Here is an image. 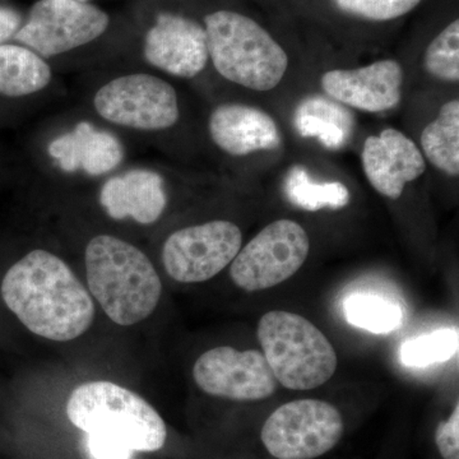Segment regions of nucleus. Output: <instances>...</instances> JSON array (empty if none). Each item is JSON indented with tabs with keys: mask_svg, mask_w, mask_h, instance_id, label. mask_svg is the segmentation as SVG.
I'll return each instance as SVG.
<instances>
[{
	"mask_svg": "<svg viewBox=\"0 0 459 459\" xmlns=\"http://www.w3.org/2000/svg\"><path fill=\"white\" fill-rule=\"evenodd\" d=\"M285 190L292 204L309 212L323 208L341 210L351 201L350 190L340 181L316 183L304 168H294L287 177Z\"/></svg>",
	"mask_w": 459,
	"mask_h": 459,
	"instance_id": "4be33fe9",
	"label": "nucleus"
},
{
	"mask_svg": "<svg viewBox=\"0 0 459 459\" xmlns=\"http://www.w3.org/2000/svg\"><path fill=\"white\" fill-rule=\"evenodd\" d=\"M344 422L329 402H287L271 413L261 431V440L276 459H316L331 452L342 439Z\"/></svg>",
	"mask_w": 459,
	"mask_h": 459,
	"instance_id": "423d86ee",
	"label": "nucleus"
},
{
	"mask_svg": "<svg viewBox=\"0 0 459 459\" xmlns=\"http://www.w3.org/2000/svg\"><path fill=\"white\" fill-rule=\"evenodd\" d=\"M310 238L300 223L279 220L265 226L247 244L230 267L232 282L247 292L280 285L303 267Z\"/></svg>",
	"mask_w": 459,
	"mask_h": 459,
	"instance_id": "0eeeda50",
	"label": "nucleus"
},
{
	"mask_svg": "<svg viewBox=\"0 0 459 459\" xmlns=\"http://www.w3.org/2000/svg\"><path fill=\"white\" fill-rule=\"evenodd\" d=\"M0 292L20 322L47 340H75L95 319V304L86 287L63 259L48 250H32L14 263Z\"/></svg>",
	"mask_w": 459,
	"mask_h": 459,
	"instance_id": "f257e3e1",
	"label": "nucleus"
},
{
	"mask_svg": "<svg viewBox=\"0 0 459 459\" xmlns=\"http://www.w3.org/2000/svg\"><path fill=\"white\" fill-rule=\"evenodd\" d=\"M457 329H439L402 344L400 358L407 368H428L451 360L458 352Z\"/></svg>",
	"mask_w": 459,
	"mask_h": 459,
	"instance_id": "5701e85b",
	"label": "nucleus"
},
{
	"mask_svg": "<svg viewBox=\"0 0 459 459\" xmlns=\"http://www.w3.org/2000/svg\"><path fill=\"white\" fill-rule=\"evenodd\" d=\"M361 160L370 186L389 199L400 198L407 184L427 170V162L415 142L394 128L368 137Z\"/></svg>",
	"mask_w": 459,
	"mask_h": 459,
	"instance_id": "4468645a",
	"label": "nucleus"
},
{
	"mask_svg": "<svg viewBox=\"0 0 459 459\" xmlns=\"http://www.w3.org/2000/svg\"><path fill=\"white\" fill-rule=\"evenodd\" d=\"M21 21L20 14L14 9L0 7V45L16 35Z\"/></svg>",
	"mask_w": 459,
	"mask_h": 459,
	"instance_id": "bb28decb",
	"label": "nucleus"
},
{
	"mask_svg": "<svg viewBox=\"0 0 459 459\" xmlns=\"http://www.w3.org/2000/svg\"><path fill=\"white\" fill-rule=\"evenodd\" d=\"M208 131L217 147L231 156L274 150L281 144L279 126L271 115L243 104H223L214 108Z\"/></svg>",
	"mask_w": 459,
	"mask_h": 459,
	"instance_id": "dca6fc26",
	"label": "nucleus"
},
{
	"mask_svg": "<svg viewBox=\"0 0 459 459\" xmlns=\"http://www.w3.org/2000/svg\"><path fill=\"white\" fill-rule=\"evenodd\" d=\"M87 285L108 318L123 327L155 312L162 283L141 249L111 235H98L84 253Z\"/></svg>",
	"mask_w": 459,
	"mask_h": 459,
	"instance_id": "7ed1b4c3",
	"label": "nucleus"
},
{
	"mask_svg": "<svg viewBox=\"0 0 459 459\" xmlns=\"http://www.w3.org/2000/svg\"><path fill=\"white\" fill-rule=\"evenodd\" d=\"M208 54L214 69L230 82L255 91L279 86L289 68V56L252 18L217 11L204 18Z\"/></svg>",
	"mask_w": 459,
	"mask_h": 459,
	"instance_id": "20e7f679",
	"label": "nucleus"
},
{
	"mask_svg": "<svg viewBox=\"0 0 459 459\" xmlns=\"http://www.w3.org/2000/svg\"><path fill=\"white\" fill-rule=\"evenodd\" d=\"M241 244L243 234L234 222L216 220L189 226L166 238L162 263L178 282H205L231 264Z\"/></svg>",
	"mask_w": 459,
	"mask_h": 459,
	"instance_id": "9d476101",
	"label": "nucleus"
},
{
	"mask_svg": "<svg viewBox=\"0 0 459 459\" xmlns=\"http://www.w3.org/2000/svg\"><path fill=\"white\" fill-rule=\"evenodd\" d=\"M435 444L443 459H459V404L451 416L440 422L435 430Z\"/></svg>",
	"mask_w": 459,
	"mask_h": 459,
	"instance_id": "a878e982",
	"label": "nucleus"
},
{
	"mask_svg": "<svg viewBox=\"0 0 459 459\" xmlns=\"http://www.w3.org/2000/svg\"><path fill=\"white\" fill-rule=\"evenodd\" d=\"M256 334L272 373L287 389H316L336 373L333 344L305 316L273 310L259 319Z\"/></svg>",
	"mask_w": 459,
	"mask_h": 459,
	"instance_id": "39448f33",
	"label": "nucleus"
},
{
	"mask_svg": "<svg viewBox=\"0 0 459 459\" xmlns=\"http://www.w3.org/2000/svg\"><path fill=\"white\" fill-rule=\"evenodd\" d=\"M75 2H82V3H87V0H75Z\"/></svg>",
	"mask_w": 459,
	"mask_h": 459,
	"instance_id": "cd10ccee",
	"label": "nucleus"
},
{
	"mask_svg": "<svg viewBox=\"0 0 459 459\" xmlns=\"http://www.w3.org/2000/svg\"><path fill=\"white\" fill-rule=\"evenodd\" d=\"M338 8L369 21H391L415 9L421 0H334Z\"/></svg>",
	"mask_w": 459,
	"mask_h": 459,
	"instance_id": "393cba45",
	"label": "nucleus"
},
{
	"mask_svg": "<svg viewBox=\"0 0 459 459\" xmlns=\"http://www.w3.org/2000/svg\"><path fill=\"white\" fill-rule=\"evenodd\" d=\"M100 204L111 219L152 225L168 207L165 181L159 172L148 169L124 172L102 186Z\"/></svg>",
	"mask_w": 459,
	"mask_h": 459,
	"instance_id": "2eb2a0df",
	"label": "nucleus"
},
{
	"mask_svg": "<svg viewBox=\"0 0 459 459\" xmlns=\"http://www.w3.org/2000/svg\"><path fill=\"white\" fill-rule=\"evenodd\" d=\"M93 107L108 123L137 131H164L180 115L174 87L147 74L114 78L96 92Z\"/></svg>",
	"mask_w": 459,
	"mask_h": 459,
	"instance_id": "6e6552de",
	"label": "nucleus"
},
{
	"mask_svg": "<svg viewBox=\"0 0 459 459\" xmlns=\"http://www.w3.org/2000/svg\"><path fill=\"white\" fill-rule=\"evenodd\" d=\"M66 416L89 437L93 459H131L135 452L160 451L168 439L164 420L144 398L107 380L77 386Z\"/></svg>",
	"mask_w": 459,
	"mask_h": 459,
	"instance_id": "f03ea898",
	"label": "nucleus"
},
{
	"mask_svg": "<svg viewBox=\"0 0 459 459\" xmlns=\"http://www.w3.org/2000/svg\"><path fill=\"white\" fill-rule=\"evenodd\" d=\"M48 152L63 171L83 170L91 177L115 170L124 159L120 141L89 122L78 123L74 131L51 141Z\"/></svg>",
	"mask_w": 459,
	"mask_h": 459,
	"instance_id": "f3484780",
	"label": "nucleus"
},
{
	"mask_svg": "<svg viewBox=\"0 0 459 459\" xmlns=\"http://www.w3.org/2000/svg\"><path fill=\"white\" fill-rule=\"evenodd\" d=\"M193 377L204 394L237 402L265 400L279 385L262 352L230 346L214 347L199 356Z\"/></svg>",
	"mask_w": 459,
	"mask_h": 459,
	"instance_id": "9b49d317",
	"label": "nucleus"
},
{
	"mask_svg": "<svg viewBox=\"0 0 459 459\" xmlns=\"http://www.w3.org/2000/svg\"><path fill=\"white\" fill-rule=\"evenodd\" d=\"M108 23V13L89 3L39 0L13 38L47 59L95 41Z\"/></svg>",
	"mask_w": 459,
	"mask_h": 459,
	"instance_id": "1a4fd4ad",
	"label": "nucleus"
},
{
	"mask_svg": "<svg viewBox=\"0 0 459 459\" xmlns=\"http://www.w3.org/2000/svg\"><path fill=\"white\" fill-rule=\"evenodd\" d=\"M427 71L446 82L459 80V21L446 27L429 45L424 56Z\"/></svg>",
	"mask_w": 459,
	"mask_h": 459,
	"instance_id": "b1692460",
	"label": "nucleus"
},
{
	"mask_svg": "<svg viewBox=\"0 0 459 459\" xmlns=\"http://www.w3.org/2000/svg\"><path fill=\"white\" fill-rule=\"evenodd\" d=\"M143 56L147 63L165 74L195 78L207 65V33L190 18L160 13L144 38Z\"/></svg>",
	"mask_w": 459,
	"mask_h": 459,
	"instance_id": "f8f14e48",
	"label": "nucleus"
},
{
	"mask_svg": "<svg viewBox=\"0 0 459 459\" xmlns=\"http://www.w3.org/2000/svg\"><path fill=\"white\" fill-rule=\"evenodd\" d=\"M422 150L429 161L440 171L459 174V101L452 100L440 108L437 119L421 133Z\"/></svg>",
	"mask_w": 459,
	"mask_h": 459,
	"instance_id": "aec40b11",
	"label": "nucleus"
},
{
	"mask_svg": "<svg viewBox=\"0 0 459 459\" xmlns=\"http://www.w3.org/2000/svg\"><path fill=\"white\" fill-rule=\"evenodd\" d=\"M403 69L395 60H379L358 69H334L322 75L323 90L340 104L367 111L394 108L402 98Z\"/></svg>",
	"mask_w": 459,
	"mask_h": 459,
	"instance_id": "ddd939ff",
	"label": "nucleus"
},
{
	"mask_svg": "<svg viewBox=\"0 0 459 459\" xmlns=\"http://www.w3.org/2000/svg\"><path fill=\"white\" fill-rule=\"evenodd\" d=\"M344 319L353 327L374 334H388L403 325L404 312L400 304L373 292H353L342 300Z\"/></svg>",
	"mask_w": 459,
	"mask_h": 459,
	"instance_id": "412c9836",
	"label": "nucleus"
},
{
	"mask_svg": "<svg viewBox=\"0 0 459 459\" xmlns=\"http://www.w3.org/2000/svg\"><path fill=\"white\" fill-rule=\"evenodd\" d=\"M295 126L301 137H316L329 150H340L351 134L352 117L336 102L312 98L296 110Z\"/></svg>",
	"mask_w": 459,
	"mask_h": 459,
	"instance_id": "6ab92c4d",
	"label": "nucleus"
},
{
	"mask_svg": "<svg viewBox=\"0 0 459 459\" xmlns=\"http://www.w3.org/2000/svg\"><path fill=\"white\" fill-rule=\"evenodd\" d=\"M53 72L44 57L20 45H0V95L25 98L47 89Z\"/></svg>",
	"mask_w": 459,
	"mask_h": 459,
	"instance_id": "a211bd4d",
	"label": "nucleus"
}]
</instances>
